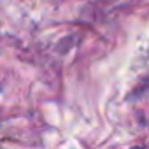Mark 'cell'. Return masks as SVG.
Segmentation results:
<instances>
[{"label": "cell", "mask_w": 149, "mask_h": 149, "mask_svg": "<svg viewBox=\"0 0 149 149\" xmlns=\"http://www.w3.org/2000/svg\"><path fill=\"white\" fill-rule=\"evenodd\" d=\"M133 149H140V147H133Z\"/></svg>", "instance_id": "6da1fadb"}]
</instances>
